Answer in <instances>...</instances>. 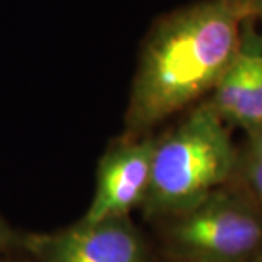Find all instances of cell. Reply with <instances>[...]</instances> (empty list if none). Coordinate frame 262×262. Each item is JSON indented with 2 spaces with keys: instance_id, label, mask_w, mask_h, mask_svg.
Here are the masks:
<instances>
[{
  "instance_id": "cell-3",
  "label": "cell",
  "mask_w": 262,
  "mask_h": 262,
  "mask_svg": "<svg viewBox=\"0 0 262 262\" xmlns=\"http://www.w3.org/2000/svg\"><path fill=\"white\" fill-rule=\"evenodd\" d=\"M169 262H253L262 253V208L244 189L217 188L162 222Z\"/></svg>"
},
{
  "instance_id": "cell-4",
  "label": "cell",
  "mask_w": 262,
  "mask_h": 262,
  "mask_svg": "<svg viewBox=\"0 0 262 262\" xmlns=\"http://www.w3.org/2000/svg\"><path fill=\"white\" fill-rule=\"evenodd\" d=\"M37 262H150L149 246L130 215L79 220L20 241Z\"/></svg>"
},
{
  "instance_id": "cell-10",
  "label": "cell",
  "mask_w": 262,
  "mask_h": 262,
  "mask_svg": "<svg viewBox=\"0 0 262 262\" xmlns=\"http://www.w3.org/2000/svg\"><path fill=\"white\" fill-rule=\"evenodd\" d=\"M241 2L249 8V10L255 15V18L262 19V0H241Z\"/></svg>"
},
{
  "instance_id": "cell-6",
  "label": "cell",
  "mask_w": 262,
  "mask_h": 262,
  "mask_svg": "<svg viewBox=\"0 0 262 262\" xmlns=\"http://www.w3.org/2000/svg\"><path fill=\"white\" fill-rule=\"evenodd\" d=\"M253 20L244 24L239 51L207 102L227 125L246 133L262 127V44Z\"/></svg>"
},
{
  "instance_id": "cell-1",
  "label": "cell",
  "mask_w": 262,
  "mask_h": 262,
  "mask_svg": "<svg viewBox=\"0 0 262 262\" xmlns=\"http://www.w3.org/2000/svg\"><path fill=\"white\" fill-rule=\"evenodd\" d=\"M251 18L255 15L241 0H203L160 19L133 79L128 134L144 136L211 92L237 54Z\"/></svg>"
},
{
  "instance_id": "cell-5",
  "label": "cell",
  "mask_w": 262,
  "mask_h": 262,
  "mask_svg": "<svg viewBox=\"0 0 262 262\" xmlns=\"http://www.w3.org/2000/svg\"><path fill=\"white\" fill-rule=\"evenodd\" d=\"M156 137L130 136L113 144L98 163L94 198L80 220L130 215L147 195Z\"/></svg>"
},
{
  "instance_id": "cell-2",
  "label": "cell",
  "mask_w": 262,
  "mask_h": 262,
  "mask_svg": "<svg viewBox=\"0 0 262 262\" xmlns=\"http://www.w3.org/2000/svg\"><path fill=\"white\" fill-rule=\"evenodd\" d=\"M239 151L229 125L204 102L156 137L151 178L141 210L163 222L198 204L234 177Z\"/></svg>"
},
{
  "instance_id": "cell-7",
  "label": "cell",
  "mask_w": 262,
  "mask_h": 262,
  "mask_svg": "<svg viewBox=\"0 0 262 262\" xmlns=\"http://www.w3.org/2000/svg\"><path fill=\"white\" fill-rule=\"evenodd\" d=\"M234 177L239 185L262 208V159L248 151H239Z\"/></svg>"
},
{
  "instance_id": "cell-8",
  "label": "cell",
  "mask_w": 262,
  "mask_h": 262,
  "mask_svg": "<svg viewBox=\"0 0 262 262\" xmlns=\"http://www.w3.org/2000/svg\"><path fill=\"white\" fill-rule=\"evenodd\" d=\"M246 134H248V139H246L244 150L262 159V127L258 130L249 131Z\"/></svg>"
},
{
  "instance_id": "cell-12",
  "label": "cell",
  "mask_w": 262,
  "mask_h": 262,
  "mask_svg": "<svg viewBox=\"0 0 262 262\" xmlns=\"http://www.w3.org/2000/svg\"><path fill=\"white\" fill-rule=\"evenodd\" d=\"M259 37H261V44H262V32H261V34H259Z\"/></svg>"
},
{
  "instance_id": "cell-9",
  "label": "cell",
  "mask_w": 262,
  "mask_h": 262,
  "mask_svg": "<svg viewBox=\"0 0 262 262\" xmlns=\"http://www.w3.org/2000/svg\"><path fill=\"white\" fill-rule=\"evenodd\" d=\"M18 244V237L9 225L0 217V253L8 251L13 245Z\"/></svg>"
},
{
  "instance_id": "cell-11",
  "label": "cell",
  "mask_w": 262,
  "mask_h": 262,
  "mask_svg": "<svg viewBox=\"0 0 262 262\" xmlns=\"http://www.w3.org/2000/svg\"><path fill=\"white\" fill-rule=\"evenodd\" d=\"M253 262H262V253L261 255H259V256H258V258H256V259H255V261Z\"/></svg>"
}]
</instances>
